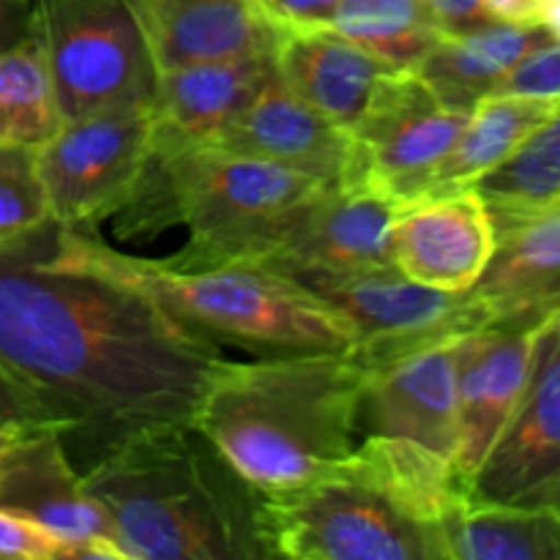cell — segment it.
I'll return each instance as SVG.
<instances>
[{"label": "cell", "mask_w": 560, "mask_h": 560, "mask_svg": "<svg viewBox=\"0 0 560 560\" xmlns=\"http://www.w3.org/2000/svg\"><path fill=\"white\" fill-rule=\"evenodd\" d=\"M33 38V0H0V52Z\"/></svg>", "instance_id": "836d02e7"}, {"label": "cell", "mask_w": 560, "mask_h": 560, "mask_svg": "<svg viewBox=\"0 0 560 560\" xmlns=\"http://www.w3.org/2000/svg\"><path fill=\"white\" fill-rule=\"evenodd\" d=\"M468 115L446 107L413 69L388 71L350 129L355 164L348 186L375 191L397 208L424 200Z\"/></svg>", "instance_id": "9c48e42d"}, {"label": "cell", "mask_w": 560, "mask_h": 560, "mask_svg": "<svg viewBox=\"0 0 560 560\" xmlns=\"http://www.w3.org/2000/svg\"><path fill=\"white\" fill-rule=\"evenodd\" d=\"M474 189L495 228L550 208L560 197V107Z\"/></svg>", "instance_id": "d4e9b609"}, {"label": "cell", "mask_w": 560, "mask_h": 560, "mask_svg": "<svg viewBox=\"0 0 560 560\" xmlns=\"http://www.w3.org/2000/svg\"><path fill=\"white\" fill-rule=\"evenodd\" d=\"M366 366L339 350L222 359L191 424L260 495L304 485L359 446Z\"/></svg>", "instance_id": "3957f363"}, {"label": "cell", "mask_w": 560, "mask_h": 560, "mask_svg": "<svg viewBox=\"0 0 560 560\" xmlns=\"http://www.w3.org/2000/svg\"><path fill=\"white\" fill-rule=\"evenodd\" d=\"M273 27L331 25L339 0H252Z\"/></svg>", "instance_id": "4dcf8cb0"}, {"label": "cell", "mask_w": 560, "mask_h": 560, "mask_svg": "<svg viewBox=\"0 0 560 560\" xmlns=\"http://www.w3.org/2000/svg\"><path fill=\"white\" fill-rule=\"evenodd\" d=\"M47 260L126 284L206 337L230 339L244 348L348 353L355 342L350 323L326 299L268 262L191 266L170 257L151 260L126 255L85 230L60 224H55Z\"/></svg>", "instance_id": "5b68a950"}, {"label": "cell", "mask_w": 560, "mask_h": 560, "mask_svg": "<svg viewBox=\"0 0 560 560\" xmlns=\"http://www.w3.org/2000/svg\"><path fill=\"white\" fill-rule=\"evenodd\" d=\"M465 490L476 501L560 512V315L536 337L523 397Z\"/></svg>", "instance_id": "8fae6325"}, {"label": "cell", "mask_w": 560, "mask_h": 560, "mask_svg": "<svg viewBox=\"0 0 560 560\" xmlns=\"http://www.w3.org/2000/svg\"><path fill=\"white\" fill-rule=\"evenodd\" d=\"M550 38L541 25L514 22H487L470 31L441 33L413 71L446 107L470 113L481 98L492 96L530 49Z\"/></svg>", "instance_id": "7402d4cb"}, {"label": "cell", "mask_w": 560, "mask_h": 560, "mask_svg": "<svg viewBox=\"0 0 560 560\" xmlns=\"http://www.w3.org/2000/svg\"><path fill=\"white\" fill-rule=\"evenodd\" d=\"M463 490L452 459L364 435L326 474L260 495L257 539L266 558L446 560L443 517Z\"/></svg>", "instance_id": "7a4b0ae2"}, {"label": "cell", "mask_w": 560, "mask_h": 560, "mask_svg": "<svg viewBox=\"0 0 560 560\" xmlns=\"http://www.w3.org/2000/svg\"><path fill=\"white\" fill-rule=\"evenodd\" d=\"M495 22L514 25H539L541 0H485Z\"/></svg>", "instance_id": "e575fe53"}, {"label": "cell", "mask_w": 560, "mask_h": 560, "mask_svg": "<svg viewBox=\"0 0 560 560\" xmlns=\"http://www.w3.org/2000/svg\"><path fill=\"white\" fill-rule=\"evenodd\" d=\"M331 27L392 69H413L441 36L424 0H339Z\"/></svg>", "instance_id": "484cf974"}, {"label": "cell", "mask_w": 560, "mask_h": 560, "mask_svg": "<svg viewBox=\"0 0 560 560\" xmlns=\"http://www.w3.org/2000/svg\"><path fill=\"white\" fill-rule=\"evenodd\" d=\"M323 189L310 175L219 145L151 153L140 189L118 213V233L184 224L189 244L170 260L262 262Z\"/></svg>", "instance_id": "8992f818"}, {"label": "cell", "mask_w": 560, "mask_h": 560, "mask_svg": "<svg viewBox=\"0 0 560 560\" xmlns=\"http://www.w3.org/2000/svg\"><path fill=\"white\" fill-rule=\"evenodd\" d=\"M495 252V222L476 189L448 191L399 208L392 228V260L427 288L465 293Z\"/></svg>", "instance_id": "9a60e30c"}, {"label": "cell", "mask_w": 560, "mask_h": 560, "mask_svg": "<svg viewBox=\"0 0 560 560\" xmlns=\"http://www.w3.org/2000/svg\"><path fill=\"white\" fill-rule=\"evenodd\" d=\"M271 60L293 96L345 129L359 124L377 80L397 71L331 25L277 27Z\"/></svg>", "instance_id": "44dd1931"}, {"label": "cell", "mask_w": 560, "mask_h": 560, "mask_svg": "<svg viewBox=\"0 0 560 560\" xmlns=\"http://www.w3.org/2000/svg\"><path fill=\"white\" fill-rule=\"evenodd\" d=\"M88 492L124 560H257V501L195 424L140 430L98 454Z\"/></svg>", "instance_id": "277c9868"}, {"label": "cell", "mask_w": 560, "mask_h": 560, "mask_svg": "<svg viewBox=\"0 0 560 560\" xmlns=\"http://www.w3.org/2000/svg\"><path fill=\"white\" fill-rule=\"evenodd\" d=\"M301 284L315 290L350 323L355 342L348 353L366 370L487 328L485 312L468 290L446 293L427 288L394 266Z\"/></svg>", "instance_id": "30bf717a"}, {"label": "cell", "mask_w": 560, "mask_h": 560, "mask_svg": "<svg viewBox=\"0 0 560 560\" xmlns=\"http://www.w3.org/2000/svg\"><path fill=\"white\" fill-rule=\"evenodd\" d=\"M539 25L545 27L556 42H560V0H541Z\"/></svg>", "instance_id": "8d00e7d4"}, {"label": "cell", "mask_w": 560, "mask_h": 560, "mask_svg": "<svg viewBox=\"0 0 560 560\" xmlns=\"http://www.w3.org/2000/svg\"><path fill=\"white\" fill-rule=\"evenodd\" d=\"M271 77V52L159 71L148 98L153 153H173L211 142Z\"/></svg>", "instance_id": "ac0fdd59"}, {"label": "cell", "mask_w": 560, "mask_h": 560, "mask_svg": "<svg viewBox=\"0 0 560 560\" xmlns=\"http://www.w3.org/2000/svg\"><path fill=\"white\" fill-rule=\"evenodd\" d=\"M492 96H523L560 104V42L539 44L530 49L492 91Z\"/></svg>", "instance_id": "f1b7e54d"}, {"label": "cell", "mask_w": 560, "mask_h": 560, "mask_svg": "<svg viewBox=\"0 0 560 560\" xmlns=\"http://www.w3.org/2000/svg\"><path fill=\"white\" fill-rule=\"evenodd\" d=\"M44 424H55V421H31V419L3 421V424H0V465L5 463V457L11 454V448H14L22 438L31 435L36 427H44ZM60 430H63V427H60Z\"/></svg>", "instance_id": "d590c367"}, {"label": "cell", "mask_w": 560, "mask_h": 560, "mask_svg": "<svg viewBox=\"0 0 560 560\" xmlns=\"http://www.w3.org/2000/svg\"><path fill=\"white\" fill-rule=\"evenodd\" d=\"M560 107L556 102L523 96H487L470 109L457 142L438 164L427 197L474 189L487 173L501 167L547 118Z\"/></svg>", "instance_id": "cb8c5ba5"}, {"label": "cell", "mask_w": 560, "mask_h": 560, "mask_svg": "<svg viewBox=\"0 0 560 560\" xmlns=\"http://www.w3.org/2000/svg\"><path fill=\"white\" fill-rule=\"evenodd\" d=\"M399 208L361 186H326L293 219L262 262L299 282L394 266L392 228Z\"/></svg>", "instance_id": "4fadbf2b"}, {"label": "cell", "mask_w": 560, "mask_h": 560, "mask_svg": "<svg viewBox=\"0 0 560 560\" xmlns=\"http://www.w3.org/2000/svg\"><path fill=\"white\" fill-rule=\"evenodd\" d=\"M16 419H31V421H55L47 410L38 405L36 397L25 392L14 377L5 370H0V424L3 421H16ZM60 424V421H55ZM63 427V424H60ZM66 435V430H63Z\"/></svg>", "instance_id": "d6a6232c"}, {"label": "cell", "mask_w": 560, "mask_h": 560, "mask_svg": "<svg viewBox=\"0 0 560 560\" xmlns=\"http://www.w3.org/2000/svg\"><path fill=\"white\" fill-rule=\"evenodd\" d=\"M0 506L44 525L63 541L69 558L124 560L109 514L71 465L58 424L36 427L11 448L0 465Z\"/></svg>", "instance_id": "7c38bea8"}, {"label": "cell", "mask_w": 560, "mask_h": 560, "mask_svg": "<svg viewBox=\"0 0 560 560\" xmlns=\"http://www.w3.org/2000/svg\"><path fill=\"white\" fill-rule=\"evenodd\" d=\"M487 328H541L560 315V211L495 228V252L468 290Z\"/></svg>", "instance_id": "d6986e66"}, {"label": "cell", "mask_w": 560, "mask_h": 560, "mask_svg": "<svg viewBox=\"0 0 560 560\" xmlns=\"http://www.w3.org/2000/svg\"><path fill=\"white\" fill-rule=\"evenodd\" d=\"M457 342L459 337L446 339L370 366L361 394V432L405 438L454 463Z\"/></svg>", "instance_id": "5bb4252c"}, {"label": "cell", "mask_w": 560, "mask_h": 560, "mask_svg": "<svg viewBox=\"0 0 560 560\" xmlns=\"http://www.w3.org/2000/svg\"><path fill=\"white\" fill-rule=\"evenodd\" d=\"M33 38L63 124L151 98L156 69L126 0H33Z\"/></svg>", "instance_id": "52a82bcc"}, {"label": "cell", "mask_w": 560, "mask_h": 560, "mask_svg": "<svg viewBox=\"0 0 560 560\" xmlns=\"http://www.w3.org/2000/svg\"><path fill=\"white\" fill-rule=\"evenodd\" d=\"M63 126L36 38L0 52V145L38 148Z\"/></svg>", "instance_id": "4316f807"}, {"label": "cell", "mask_w": 560, "mask_h": 560, "mask_svg": "<svg viewBox=\"0 0 560 560\" xmlns=\"http://www.w3.org/2000/svg\"><path fill=\"white\" fill-rule=\"evenodd\" d=\"M424 5L441 33H459L495 22L485 0H424Z\"/></svg>", "instance_id": "1f68e13d"}, {"label": "cell", "mask_w": 560, "mask_h": 560, "mask_svg": "<svg viewBox=\"0 0 560 560\" xmlns=\"http://www.w3.org/2000/svg\"><path fill=\"white\" fill-rule=\"evenodd\" d=\"M52 228L36 148L0 145V249L27 244Z\"/></svg>", "instance_id": "83f0119b"}, {"label": "cell", "mask_w": 560, "mask_h": 560, "mask_svg": "<svg viewBox=\"0 0 560 560\" xmlns=\"http://www.w3.org/2000/svg\"><path fill=\"white\" fill-rule=\"evenodd\" d=\"M545 211H560V197H558V200L556 202H552V206L550 208H545ZM541 213V211H539Z\"/></svg>", "instance_id": "74e56055"}, {"label": "cell", "mask_w": 560, "mask_h": 560, "mask_svg": "<svg viewBox=\"0 0 560 560\" xmlns=\"http://www.w3.org/2000/svg\"><path fill=\"white\" fill-rule=\"evenodd\" d=\"M52 238L55 222L0 249V370L96 457L140 430L191 424L224 359L213 339L126 284L52 266Z\"/></svg>", "instance_id": "6da1fadb"}, {"label": "cell", "mask_w": 560, "mask_h": 560, "mask_svg": "<svg viewBox=\"0 0 560 560\" xmlns=\"http://www.w3.org/2000/svg\"><path fill=\"white\" fill-rule=\"evenodd\" d=\"M153 69L271 52L277 27L252 0H126Z\"/></svg>", "instance_id": "ffe728a7"}, {"label": "cell", "mask_w": 560, "mask_h": 560, "mask_svg": "<svg viewBox=\"0 0 560 560\" xmlns=\"http://www.w3.org/2000/svg\"><path fill=\"white\" fill-rule=\"evenodd\" d=\"M69 550L44 525L0 506V560H60Z\"/></svg>", "instance_id": "f546056e"}, {"label": "cell", "mask_w": 560, "mask_h": 560, "mask_svg": "<svg viewBox=\"0 0 560 560\" xmlns=\"http://www.w3.org/2000/svg\"><path fill=\"white\" fill-rule=\"evenodd\" d=\"M541 328L490 326L459 337L454 468L465 487L523 397Z\"/></svg>", "instance_id": "e0dca14e"}, {"label": "cell", "mask_w": 560, "mask_h": 560, "mask_svg": "<svg viewBox=\"0 0 560 560\" xmlns=\"http://www.w3.org/2000/svg\"><path fill=\"white\" fill-rule=\"evenodd\" d=\"M446 560H560V512L476 501L463 490L443 517Z\"/></svg>", "instance_id": "603a6c76"}, {"label": "cell", "mask_w": 560, "mask_h": 560, "mask_svg": "<svg viewBox=\"0 0 560 560\" xmlns=\"http://www.w3.org/2000/svg\"><path fill=\"white\" fill-rule=\"evenodd\" d=\"M206 145L266 159L326 186L348 184L355 164L350 129L312 109L279 82L277 71L262 91Z\"/></svg>", "instance_id": "2e32d148"}, {"label": "cell", "mask_w": 560, "mask_h": 560, "mask_svg": "<svg viewBox=\"0 0 560 560\" xmlns=\"http://www.w3.org/2000/svg\"><path fill=\"white\" fill-rule=\"evenodd\" d=\"M151 153L148 102L66 120L36 148L52 222L91 230L104 219L118 217L140 189Z\"/></svg>", "instance_id": "ba28073f"}]
</instances>
